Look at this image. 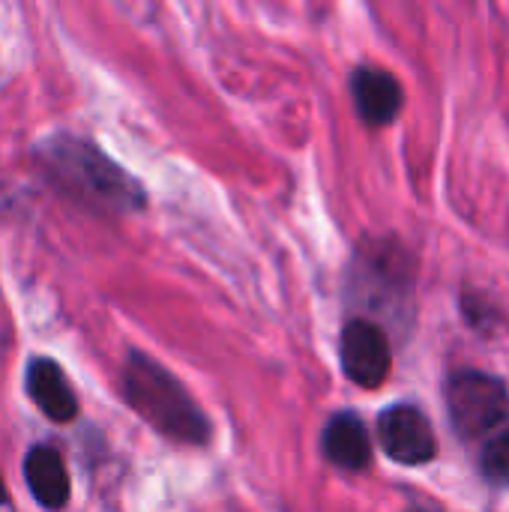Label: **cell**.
I'll use <instances>...</instances> for the list:
<instances>
[{
	"instance_id": "cell-7",
	"label": "cell",
	"mask_w": 509,
	"mask_h": 512,
	"mask_svg": "<svg viewBox=\"0 0 509 512\" xmlns=\"http://www.w3.org/2000/svg\"><path fill=\"white\" fill-rule=\"evenodd\" d=\"M324 456L345 468V471H363L372 462V444H369V432L363 426V420L351 411L336 414L321 438Z\"/></svg>"
},
{
	"instance_id": "cell-1",
	"label": "cell",
	"mask_w": 509,
	"mask_h": 512,
	"mask_svg": "<svg viewBox=\"0 0 509 512\" xmlns=\"http://www.w3.org/2000/svg\"><path fill=\"white\" fill-rule=\"evenodd\" d=\"M39 153L48 165V174L84 204L114 213L144 207L141 186L90 141H81L75 135H54L42 141Z\"/></svg>"
},
{
	"instance_id": "cell-10",
	"label": "cell",
	"mask_w": 509,
	"mask_h": 512,
	"mask_svg": "<svg viewBox=\"0 0 509 512\" xmlns=\"http://www.w3.org/2000/svg\"><path fill=\"white\" fill-rule=\"evenodd\" d=\"M480 474L492 483V486H509V420L483 441L480 450Z\"/></svg>"
},
{
	"instance_id": "cell-8",
	"label": "cell",
	"mask_w": 509,
	"mask_h": 512,
	"mask_svg": "<svg viewBox=\"0 0 509 512\" xmlns=\"http://www.w3.org/2000/svg\"><path fill=\"white\" fill-rule=\"evenodd\" d=\"M27 393L45 411V417H51L57 423H66L78 414L75 393L69 390V384L54 360L36 357L27 366Z\"/></svg>"
},
{
	"instance_id": "cell-6",
	"label": "cell",
	"mask_w": 509,
	"mask_h": 512,
	"mask_svg": "<svg viewBox=\"0 0 509 512\" xmlns=\"http://www.w3.org/2000/svg\"><path fill=\"white\" fill-rule=\"evenodd\" d=\"M351 93L366 126H387L402 108V84L387 69L360 66L351 78Z\"/></svg>"
},
{
	"instance_id": "cell-5",
	"label": "cell",
	"mask_w": 509,
	"mask_h": 512,
	"mask_svg": "<svg viewBox=\"0 0 509 512\" xmlns=\"http://www.w3.org/2000/svg\"><path fill=\"white\" fill-rule=\"evenodd\" d=\"M378 438L399 465H426L438 456V438L429 417L414 405H393L378 417Z\"/></svg>"
},
{
	"instance_id": "cell-9",
	"label": "cell",
	"mask_w": 509,
	"mask_h": 512,
	"mask_svg": "<svg viewBox=\"0 0 509 512\" xmlns=\"http://www.w3.org/2000/svg\"><path fill=\"white\" fill-rule=\"evenodd\" d=\"M24 480L30 495L48 507V510H60L69 501V474L63 459L57 456V450L51 447H33L24 459Z\"/></svg>"
},
{
	"instance_id": "cell-4",
	"label": "cell",
	"mask_w": 509,
	"mask_h": 512,
	"mask_svg": "<svg viewBox=\"0 0 509 512\" xmlns=\"http://www.w3.org/2000/svg\"><path fill=\"white\" fill-rule=\"evenodd\" d=\"M339 354H342L345 375L357 387H366V390L381 387L390 375V366H393L387 333L366 318H354L345 324Z\"/></svg>"
},
{
	"instance_id": "cell-12",
	"label": "cell",
	"mask_w": 509,
	"mask_h": 512,
	"mask_svg": "<svg viewBox=\"0 0 509 512\" xmlns=\"http://www.w3.org/2000/svg\"><path fill=\"white\" fill-rule=\"evenodd\" d=\"M411 512H432V510H411Z\"/></svg>"
},
{
	"instance_id": "cell-11",
	"label": "cell",
	"mask_w": 509,
	"mask_h": 512,
	"mask_svg": "<svg viewBox=\"0 0 509 512\" xmlns=\"http://www.w3.org/2000/svg\"><path fill=\"white\" fill-rule=\"evenodd\" d=\"M6 501V492H3V483H0V504Z\"/></svg>"
},
{
	"instance_id": "cell-2",
	"label": "cell",
	"mask_w": 509,
	"mask_h": 512,
	"mask_svg": "<svg viewBox=\"0 0 509 512\" xmlns=\"http://www.w3.org/2000/svg\"><path fill=\"white\" fill-rule=\"evenodd\" d=\"M123 396L132 405V411L144 417L156 432L183 444H207V417L186 393V387L153 357L138 351L129 354L123 369Z\"/></svg>"
},
{
	"instance_id": "cell-3",
	"label": "cell",
	"mask_w": 509,
	"mask_h": 512,
	"mask_svg": "<svg viewBox=\"0 0 509 512\" xmlns=\"http://www.w3.org/2000/svg\"><path fill=\"white\" fill-rule=\"evenodd\" d=\"M447 414L465 441H486L509 420L507 387L477 369H462L447 384Z\"/></svg>"
}]
</instances>
